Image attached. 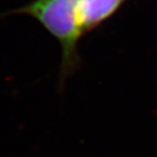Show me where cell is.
I'll return each mask as SVG.
<instances>
[{"label": "cell", "mask_w": 157, "mask_h": 157, "mask_svg": "<svg viewBox=\"0 0 157 157\" xmlns=\"http://www.w3.org/2000/svg\"><path fill=\"white\" fill-rule=\"evenodd\" d=\"M129 0H32L2 15L33 17L56 39L61 48L58 87L82 66L78 43L107 22Z\"/></svg>", "instance_id": "cell-1"}]
</instances>
